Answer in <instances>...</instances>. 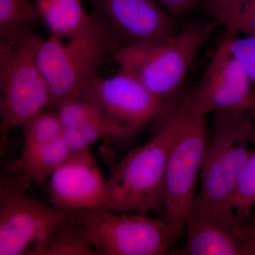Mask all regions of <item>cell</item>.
Segmentation results:
<instances>
[{
	"label": "cell",
	"instance_id": "obj_1",
	"mask_svg": "<svg viewBox=\"0 0 255 255\" xmlns=\"http://www.w3.org/2000/svg\"><path fill=\"white\" fill-rule=\"evenodd\" d=\"M219 24L212 18L189 21L170 36L122 47L108 60L170 106L182 97L193 62Z\"/></svg>",
	"mask_w": 255,
	"mask_h": 255
},
{
	"label": "cell",
	"instance_id": "obj_2",
	"mask_svg": "<svg viewBox=\"0 0 255 255\" xmlns=\"http://www.w3.org/2000/svg\"><path fill=\"white\" fill-rule=\"evenodd\" d=\"M157 131L112 169L102 209L117 212L164 214L166 169L175 132L174 107L155 121Z\"/></svg>",
	"mask_w": 255,
	"mask_h": 255
},
{
	"label": "cell",
	"instance_id": "obj_3",
	"mask_svg": "<svg viewBox=\"0 0 255 255\" xmlns=\"http://www.w3.org/2000/svg\"><path fill=\"white\" fill-rule=\"evenodd\" d=\"M70 41L54 36L43 38L38 63L49 86L48 110L56 111L80 95L97 75V70L122 44L107 24L93 11Z\"/></svg>",
	"mask_w": 255,
	"mask_h": 255
},
{
	"label": "cell",
	"instance_id": "obj_4",
	"mask_svg": "<svg viewBox=\"0 0 255 255\" xmlns=\"http://www.w3.org/2000/svg\"><path fill=\"white\" fill-rule=\"evenodd\" d=\"M33 27L0 38L1 147L11 129L46 110L50 92L38 63L43 38Z\"/></svg>",
	"mask_w": 255,
	"mask_h": 255
},
{
	"label": "cell",
	"instance_id": "obj_5",
	"mask_svg": "<svg viewBox=\"0 0 255 255\" xmlns=\"http://www.w3.org/2000/svg\"><path fill=\"white\" fill-rule=\"evenodd\" d=\"M255 109L242 112H215L214 132L201 169L200 192L196 200L233 226L241 224L232 208L238 174L251 155L248 137Z\"/></svg>",
	"mask_w": 255,
	"mask_h": 255
},
{
	"label": "cell",
	"instance_id": "obj_6",
	"mask_svg": "<svg viewBox=\"0 0 255 255\" xmlns=\"http://www.w3.org/2000/svg\"><path fill=\"white\" fill-rule=\"evenodd\" d=\"M21 160L6 159L0 172V255H27L70 217L31 195Z\"/></svg>",
	"mask_w": 255,
	"mask_h": 255
},
{
	"label": "cell",
	"instance_id": "obj_7",
	"mask_svg": "<svg viewBox=\"0 0 255 255\" xmlns=\"http://www.w3.org/2000/svg\"><path fill=\"white\" fill-rule=\"evenodd\" d=\"M177 124L166 169L163 220L173 229L175 241L185 231L186 219L201 173L206 145V117L188 113L177 102Z\"/></svg>",
	"mask_w": 255,
	"mask_h": 255
},
{
	"label": "cell",
	"instance_id": "obj_8",
	"mask_svg": "<svg viewBox=\"0 0 255 255\" xmlns=\"http://www.w3.org/2000/svg\"><path fill=\"white\" fill-rule=\"evenodd\" d=\"M82 225L99 255H170L173 229L163 219L145 214H128L105 209L71 213Z\"/></svg>",
	"mask_w": 255,
	"mask_h": 255
},
{
	"label": "cell",
	"instance_id": "obj_9",
	"mask_svg": "<svg viewBox=\"0 0 255 255\" xmlns=\"http://www.w3.org/2000/svg\"><path fill=\"white\" fill-rule=\"evenodd\" d=\"M80 94L95 106L104 137L114 141L134 136L157 120L168 107L136 78L120 69L111 78L97 75Z\"/></svg>",
	"mask_w": 255,
	"mask_h": 255
},
{
	"label": "cell",
	"instance_id": "obj_10",
	"mask_svg": "<svg viewBox=\"0 0 255 255\" xmlns=\"http://www.w3.org/2000/svg\"><path fill=\"white\" fill-rule=\"evenodd\" d=\"M237 32L227 28L200 82L179 99V105L188 113L206 117L215 112L255 109V88L230 50V41Z\"/></svg>",
	"mask_w": 255,
	"mask_h": 255
},
{
	"label": "cell",
	"instance_id": "obj_11",
	"mask_svg": "<svg viewBox=\"0 0 255 255\" xmlns=\"http://www.w3.org/2000/svg\"><path fill=\"white\" fill-rule=\"evenodd\" d=\"M117 36L122 46L177 33L179 21L156 0H82Z\"/></svg>",
	"mask_w": 255,
	"mask_h": 255
},
{
	"label": "cell",
	"instance_id": "obj_12",
	"mask_svg": "<svg viewBox=\"0 0 255 255\" xmlns=\"http://www.w3.org/2000/svg\"><path fill=\"white\" fill-rule=\"evenodd\" d=\"M107 189L104 177L90 149L70 152L50 177V205L74 212L102 209Z\"/></svg>",
	"mask_w": 255,
	"mask_h": 255
},
{
	"label": "cell",
	"instance_id": "obj_13",
	"mask_svg": "<svg viewBox=\"0 0 255 255\" xmlns=\"http://www.w3.org/2000/svg\"><path fill=\"white\" fill-rule=\"evenodd\" d=\"M22 128L21 163L32 182L45 184L70 153L58 114L46 109Z\"/></svg>",
	"mask_w": 255,
	"mask_h": 255
},
{
	"label": "cell",
	"instance_id": "obj_14",
	"mask_svg": "<svg viewBox=\"0 0 255 255\" xmlns=\"http://www.w3.org/2000/svg\"><path fill=\"white\" fill-rule=\"evenodd\" d=\"M241 223L233 226L193 199L186 219L187 243L171 253L179 255H243L238 233Z\"/></svg>",
	"mask_w": 255,
	"mask_h": 255
},
{
	"label": "cell",
	"instance_id": "obj_15",
	"mask_svg": "<svg viewBox=\"0 0 255 255\" xmlns=\"http://www.w3.org/2000/svg\"><path fill=\"white\" fill-rule=\"evenodd\" d=\"M55 112L70 152L88 150L94 142L104 137L100 114L95 106L82 94L65 102Z\"/></svg>",
	"mask_w": 255,
	"mask_h": 255
},
{
	"label": "cell",
	"instance_id": "obj_16",
	"mask_svg": "<svg viewBox=\"0 0 255 255\" xmlns=\"http://www.w3.org/2000/svg\"><path fill=\"white\" fill-rule=\"evenodd\" d=\"M50 36L73 37L85 24L89 14L82 0H33Z\"/></svg>",
	"mask_w": 255,
	"mask_h": 255
},
{
	"label": "cell",
	"instance_id": "obj_17",
	"mask_svg": "<svg viewBox=\"0 0 255 255\" xmlns=\"http://www.w3.org/2000/svg\"><path fill=\"white\" fill-rule=\"evenodd\" d=\"M30 255H99L81 224L70 217L48 239L28 252Z\"/></svg>",
	"mask_w": 255,
	"mask_h": 255
},
{
	"label": "cell",
	"instance_id": "obj_18",
	"mask_svg": "<svg viewBox=\"0 0 255 255\" xmlns=\"http://www.w3.org/2000/svg\"><path fill=\"white\" fill-rule=\"evenodd\" d=\"M201 11L219 24L255 35V0H200Z\"/></svg>",
	"mask_w": 255,
	"mask_h": 255
},
{
	"label": "cell",
	"instance_id": "obj_19",
	"mask_svg": "<svg viewBox=\"0 0 255 255\" xmlns=\"http://www.w3.org/2000/svg\"><path fill=\"white\" fill-rule=\"evenodd\" d=\"M38 25L43 19L33 0H0V38Z\"/></svg>",
	"mask_w": 255,
	"mask_h": 255
},
{
	"label": "cell",
	"instance_id": "obj_20",
	"mask_svg": "<svg viewBox=\"0 0 255 255\" xmlns=\"http://www.w3.org/2000/svg\"><path fill=\"white\" fill-rule=\"evenodd\" d=\"M231 204L239 222L253 212L252 208L255 205V151H252L238 174Z\"/></svg>",
	"mask_w": 255,
	"mask_h": 255
},
{
	"label": "cell",
	"instance_id": "obj_21",
	"mask_svg": "<svg viewBox=\"0 0 255 255\" xmlns=\"http://www.w3.org/2000/svg\"><path fill=\"white\" fill-rule=\"evenodd\" d=\"M236 33L230 41V50L237 58L255 88V35L240 38Z\"/></svg>",
	"mask_w": 255,
	"mask_h": 255
},
{
	"label": "cell",
	"instance_id": "obj_22",
	"mask_svg": "<svg viewBox=\"0 0 255 255\" xmlns=\"http://www.w3.org/2000/svg\"><path fill=\"white\" fill-rule=\"evenodd\" d=\"M238 236L243 255H255V212L241 223Z\"/></svg>",
	"mask_w": 255,
	"mask_h": 255
},
{
	"label": "cell",
	"instance_id": "obj_23",
	"mask_svg": "<svg viewBox=\"0 0 255 255\" xmlns=\"http://www.w3.org/2000/svg\"><path fill=\"white\" fill-rule=\"evenodd\" d=\"M178 21L185 19L199 4L200 0H156Z\"/></svg>",
	"mask_w": 255,
	"mask_h": 255
},
{
	"label": "cell",
	"instance_id": "obj_24",
	"mask_svg": "<svg viewBox=\"0 0 255 255\" xmlns=\"http://www.w3.org/2000/svg\"><path fill=\"white\" fill-rule=\"evenodd\" d=\"M248 141L252 142H255V119L254 123H253V127L251 133H250L249 137H248Z\"/></svg>",
	"mask_w": 255,
	"mask_h": 255
}]
</instances>
